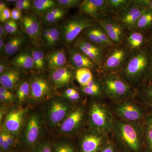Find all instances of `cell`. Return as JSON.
<instances>
[{
  "label": "cell",
  "instance_id": "obj_42",
  "mask_svg": "<svg viewBox=\"0 0 152 152\" xmlns=\"http://www.w3.org/2000/svg\"><path fill=\"white\" fill-rule=\"evenodd\" d=\"M96 29L98 35L99 36L101 39L103 41L104 44L105 45L107 48H108V47H113L115 46V45L113 43V42L111 40L107 33L100 26L97 27V26H96Z\"/></svg>",
  "mask_w": 152,
  "mask_h": 152
},
{
  "label": "cell",
  "instance_id": "obj_54",
  "mask_svg": "<svg viewBox=\"0 0 152 152\" xmlns=\"http://www.w3.org/2000/svg\"><path fill=\"white\" fill-rule=\"evenodd\" d=\"M7 34L6 32L2 23L0 25V39H4L7 36Z\"/></svg>",
  "mask_w": 152,
  "mask_h": 152
},
{
  "label": "cell",
  "instance_id": "obj_16",
  "mask_svg": "<svg viewBox=\"0 0 152 152\" xmlns=\"http://www.w3.org/2000/svg\"><path fill=\"white\" fill-rule=\"evenodd\" d=\"M41 130L40 118L37 114H33L28 120L24 133V140L27 146L34 147L37 144Z\"/></svg>",
  "mask_w": 152,
  "mask_h": 152
},
{
  "label": "cell",
  "instance_id": "obj_18",
  "mask_svg": "<svg viewBox=\"0 0 152 152\" xmlns=\"http://www.w3.org/2000/svg\"><path fill=\"white\" fill-rule=\"evenodd\" d=\"M68 61L69 65L74 69L81 68L96 69V65L75 46L71 47L68 50Z\"/></svg>",
  "mask_w": 152,
  "mask_h": 152
},
{
  "label": "cell",
  "instance_id": "obj_40",
  "mask_svg": "<svg viewBox=\"0 0 152 152\" xmlns=\"http://www.w3.org/2000/svg\"><path fill=\"white\" fill-rule=\"evenodd\" d=\"M60 7L66 8L79 7L83 1L81 0H57Z\"/></svg>",
  "mask_w": 152,
  "mask_h": 152
},
{
  "label": "cell",
  "instance_id": "obj_43",
  "mask_svg": "<svg viewBox=\"0 0 152 152\" xmlns=\"http://www.w3.org/2000/svg\"><path fill=\"white\" fill-rule=\"evenodd\" d=\"M5 130L6 134V140L3 145L1 147V150L3 152L8 151L13 146L15 142L13 136L6 130L5 129Z\"/></svg>",
  "mask_w": 152,
  "mask_h": 152
},
{
  "label": "cell",
  "instance_id": "obj_2",
  "mask_svg": "<svg viewBox=\"0 0 152 152\" xmlns=\"http://www.w3.org/2000/svg\"><path fill=\"white\" fill-rule=\"evenodd\" d=\"M150 67V59L148 53L138 50L129 55L118 73L128 83L137 89L145 84Z\"/></svg>",
  "mask_w": 152,
  "mask_h": 152
},
{
  "label": "cell",
  "instance_id": "obj_38",
  "mask_svg": "<svg viewBox=\"0 0 152 152\" xmlns=\"http://www.w3.org/2000/svg\"><path fill=\"white\" fill-rule=\"evenodd\" d=\"M2 23L7 34L14 36L22 35L19 32L18 24L16 21L11 19Z\"/></svg>",
  "mask_w": 152,
  "mask_h": 152
},
{
  "label": "cell",
  "instance_id": "obj_19",
  "mask_svg": "<svg viewBox=\"0 0 152 152\" xmlns=\"http://www.w3.org/2000/svg\"><path fill=\"white\" fill-rule=\"evenodd\" d=\"M22 70L13 66H9L0 76L1 86L12 92L17 89L20 85Z\"/></svg>",
  "mask_w": 152,
  "mask_h": 152
},
{
  "label": "cell",
  "instance_id": "obj_32",
  "mask_svg": "<svg viewBox=\"0 0 152 152\" xmlns=\"http://www.w3.org/2000/svg\"><path fill=\"white\" fill-rule=\"evenodd\" d=\"M30 94V82L24 81L22 82L17 90V97L20 103L29 99Z\"/></svg>",
  "mask_w": 152,
  "mask_h": 152
},
{
  "label": "cell",
  "instance_id": "obj_52",
  "mask_svg": "<svg viewBox=\"0 0 152 152\" xmlns=\"http://www.w3.org/2000/svg\"><path fill=\"white\" fill-rule=\"evenodd\" d=\"M9 66L6 64L5 61L2 59H1L0 61V75L2 74L7 69Z\"/></svg>",
  "mask_w": 152,
  "mask_h": 152
},
{
  "label": "cell",
  "instance_id": "obj_46",
  "mask_svg": "<svg viewBox=\"0 0 152 152\" xmlns=\"http://www.w3.org/2000/svg\"><path fill=\"white\" fill-rule=\"evenodd\" d=\"M100 152H120L112 139H109Z\"/></svg>",
  "mask_w": 152,
  "mask_h": 152
},
{
  "label": "cell",
  "instance_id": "obj_11",
  "mask_svg": "<svg viewBox=\"0 0 152 152\" xmlns=\"http://www.w3.org/2000/svg\"><path fill=\"white\" fill-rule=\"evenodd\" d=\"M20 24L22 30L29 37L32 43L37 47L42 44V23L37 15L32 13L25 14Z\"/></svg>",
  "mask_w": 152,
  "mask_h": 152
},
{
  "label": "cell",
  "instance_id": "obj_27",
  "mask_svg": "<svg viewBox=\"0 0 152 152\" xmlns=\"http://www.w3.org/2000/svg\"><path fill=\"white\" fill-rule=\"evenodd\" d=\"M144 36L141 32L135 31L131 33L126 39L128 48L133 51L139 50L143 44Z\"/></svg>",
  "mask_w": 152,
  "mask_h": 152
},
{
  "label": "cell",
  "instance_id": "obj_59",
  "mask_svg": "<svg viewBox=\"0 0 152 152\" xmlns=\"http://www.w3.org/2000/svg\"><path fill=\"white\" fill-rule=\"evenodd\" d=\"M145 122H147L149 124L152 126V115H148L147 116L145 121Z\"/></svg>",
  "mask_w": 152,
  "mask_h": 152
},
{
  "label": "cell",
  "instance_id": "obj_13",
  "mask_svg": "<svg viewBox=\"0 0 152 152\" xmlns=\"http://www.w3.org/2000/svg\"><path fill=\"white\" fill-rule=\"evenodd\" d=\"M110 8L105 0H84L79 7L82 14L99 21L105 18Z\"/></svg>",
  "mask_w": 152,
  "mask_h": 152
},
{
  "label": "cell",
  "instance_id": "obj_3",
  "mask_svg": "<svg viewBox=\"0 0 152 152\" xmlns=\"http://www.w3.org/2000/svg\"><path fill=\"white\" fill-rule=\"evenodd\" d=\"M115 117L108 101L91 98L87 105V127L110 135L113 126Z\"/></svg>",
  "mask_w": 152,
  "mask_h": 152
},
{
  "label": "cell",
  "instance_id": "obj_60",
  "mask_svg": "<svg viewBox=\"0 0 152 152\" xmlns=\"http://www.w3.org/2000/svg\"><path fill=\"white\" fill-rule=\"evenodd\" d=\"M148 115H152V107L148 108Z\"/></svg>",
  "mask_w": 152,
  "mask_h": 152
},
{
  "label": "cell",
  "instance_id": "obj_37",
  "mask_svg": "<svg viewBox=\"0 0 152 152\" xmlns=\"http://www.w3.org/2000/svg\"><path fill=\"white\" fill-rule=\"evenodd\" d=\"M99 22L100 26L105 32L110 31L121 27L116 21L113 19L104 18Z\"/></svg>",
  "mask_w": 152,
  "mask_h": 152
},
{
  "label": "cell",
  "instance_id": "obj_36",
  "mask_svg": "<svg viewBox=\"0 0 152 152\" xmlns=\"http://www.w3.org/2000/svg\"><path fill=\"white\" fill-rule=\"evenodd\" d=\"M105 32L115 45H120L121 44L124 36L122 27Z\"/></svg>",
  "mask_w": 152,
  "mask_h": 152
},
{
  "label": "cell",
  "instance_id": "obj_5",
  "mask_svg": "<svg viewBox=\"0 0 152 152\" xmlns=\"http://www.w3.org/2000/svg\"><path fill=\"white\" fill-rule=\"evenodd\" d=\"M115 118L134 123H144L148 110L134 98L115 102H108Z\"/></svg>",
  "mask_w": 152,
  "mask_h": 152
},
{
  "label": "cell",
  "instance_id": "obj_56",
  "mask_svg": "<svg viewBox=\"0 0 152 152\" xmlns=\"http://www.w3.org/2000/svg\"><path fill=\"white\" fill-rule=\"evenodd\" d=\"M77 90L73 88H69L66 89L65 91L64 96L65 97L68 96H71V95L73 94Z\"/></svg>",
  "mask_w": 152,
  "mask_h": 152
},
{
  "label": "cell",
  "instance_id": "obj_17",
  "mask_svg": "<svg viewBox=\"0 0 152 152\" xmlns=\"http://www.w3.org/2000/svg\"><path fill=\"white\" fill-rule=\"evenodd\" d=\"M147 9L135 5L132 2L126 9L120 12L119 20L128 29H133L135 28L140 17Z\"/></svg>",
  "mask_w": 152,
  "mask_h": 152
},
{
  "label": "cell",
  "instance_id": "obj_51",
  "mask_svg": "<svg viewBox=\"0 0 152 152\" xmlns=\"http://www.w3.org/2000/svg\"><path fill=\"white\" fill-rule=\"evenodd\" d=\"M0 94L10 96H14V95L12 92L1 86L0 87Z\"/></svg>",
  "mask_w": 152,
  "mask_h": 152
},
{
  "label": "cell",
  "instance_id": "obj_26",
  "mask_svg": "<svg viewBox=\"0 0 152 152\" xmlns=\"http://www.w3.org/2000/svg\"><path fill=\"white\" fill-rule=\"evenodd\" d=\"M34 69L39 71L44 70L47 62L46 55L42 49L36 46L31 49Z\"/></svg>",
  "mask_w": 152,
  "mask_h": 152
},
{
  "label": "cell",
  "instance_id": "obj_1",
  "mask_svg": "<svg viewBox=\"0 0 152 152\" xmlns=\"http://www.w3.org/2000/svg\"><path fill=\"white\" fill-rule=\"evenodd\" d=\"M144 123L119 119L115 121L110 138L120 152H144Z\"/></svg>",
  "mask_w": 152,
  "mask_h": 152
},
{
  "label": "cell",
  "instance_id": "obj_44",
  "mask_svg": "<svg viewBox=\"0 0 152 152\" xmlns=\"http://www.w3.org/2000/svg\"><path fill=\"white\" fill-rule=\"evenodd\" d=\"M32 152H52L50 145L48 142L37 143L33 147Z\"/></svg>",
  "mask_w": 152,
  "mask_h": 152
},
{
  "label": "cell",
  "instance_id": "obj_9",
  "mask_svg": "<svg viewBox=\"0 0 152 152\" xmlns=\"http://www.w3.org/2000/svg\"><path fill=\"white\" fill-rule=\"evenodd\" d=\"M78 152H100L110 135L88 128L80 133Z\"/></svg>",
  "mask_w": 152,
  "mask_h": 152
},
{
  "label": "cell",
  "instance_id": "obj_55",
  "mask_svg": "<svg viewBox=\"0 0 152 152\" xmlns=\"http://www.w3.org/2000/svg\"><path fill=\"white\" fill-rule=\"evenodd\" d=\"M6 134L4 129L1 131L0 134V147L2 146L6 140Z\"/></svg>",
  "mask_w": 152,
  "mask_h": 152
},
{
  "label": "cell",
  "instance_id": "obj_24",
  "mask_svg": "<svg viewBox=\"0 0 152 152\" xmlns=\"http://www.w3.org/2000/svg\"><path fill=\"white\" fill-rule=\"evenodd\" d=\"M57 0H34L32 7L35 15L40 17L51 9L59 7Z\"/></svg>",
  "mask_w": 152,
  "mask_h": 152
},
{
  "label": "cell",
  "instance_id": "obj_48",
  "mask_svg": "<svg viewBox=\"0 0 152 152\" xmlns=\"http://www.w3.org/2000/svg\"><path fill=\"white\" fill-rule=\"evenodd\" d=\"M10 9L7 8L1 12H0V21L1 23H4L11 19Z\"/></svg>",
  "mask_w": 152,
  "mask_h": 152
},
{
  "label": "cell",
  "instance_id": "obj_12",
  "mask_svg": "<svg viewBox=\"0 0 152 152\" xmlns=\"http://www.w3.org/2000/svg\"><path fill=\"white\" fill-rule=\"evenodd\" d=\"M73 107L70 102L62 99H56L51 101L47 114L49 124L53 126L61 124Z\"/></svg>",
  "mask_w": 152,
  "mask_h": 152
},
{
  "label": "cell",
  "instance_id": "obj_15",
  "mask_svg": "<svg viewBox=\"0 0 152 152\" xmlns=\"http://www.w3.org/2000/svg\"><path fill=\"white\" fill-rule=\"evenodd\" d=\"M73 69L69 65L50 70V77L54 87L59 89L66 86L72 83L75 73Z\"/></svg>",
  "mask_w": 152,
  "mask_h": 152
},
{
  "label": "cell",
  "instance_id": "obj_20",
  "mask_svg": "<svg viewBox=\"0 0 152 152\" xmlns=\"http://www.w3.org/2000/svg\"><path fill=\"white\" fill-rule=\"evenodd\" d=\"M46 59L49 69L63 67L69 65L68 57L62 49L53 50L46 54Z\"/></svg>",
  "mask_w": 152,
  "mask_h": 152
},
{
  "label": "cell",
  "instance_id": "obj_50",
  "mask_svg": "<svg viewBox=\"0 0 152 152\" xmlns=\"http://www.w3.org/2000/svg\"><path fill=\"white\" fill-rule=\"evenodd\" d=\"M14 96H10L2 94H0V100L1 102H9L13 101Z\"/></svg>",
  "mask_w": 152,
  "mask_h": 152
},
{
  "label": "cell",
  "instance_id": "obj_33",
  "mask_svg": "<svg viewBox=\"0 0 152 152\" xmlns=\"http://www.w3.org/2000/svg\"><path fill=\"white\" fill-rule=\"evenodd\" d=\"M144 152H152V126L144 122Z\"/></svg>",
  "mask_w": 152,
  "mask_h": 152
},
{
  "label": "cell",
  "instance_id": "obj_61",
  "mask_svg": "<svg viewBox=\"0 0 152 152\" xmlns=\"http://www.w3.org/2000/svg\"><path fill=\"white\" fill-rule=\"evenodd\" d=\"M16 0H6L5 1L6 2H15Z\"/></svg>",
  "mask_w": 152,
  "mask_h": 152
},
{
  "label": "cell",
  "instance_id": "obj_30",
  "mask_svg": "<svg viewBox=\"0 0 152 152\" xmlns=\"http://www.w3.org/2000/svg\"><path fill=\"white\" fill-rule=\"evenodd\" d=\"M74 46L80 51L84 54L94 62L97 66H98L99 69H100L103 63L104 56L98 55L97 54L90 50L88 49H87L83 46L75 42H74Z\"/></svg>",
  "mask_w": 152,
  "mask_h": 152
},
{
  "label": "cell",
  "instance_id": "obj_23",
  "mask_svg": "<svg viewBox=\"0 0 152 152\" xmlns=\"http://www.w3.org/2000/svg\"><path fill=\"white\" fill-rule=\"evenodd\" d=\"M134 99L148 108L152 107V85H143L138 88Z\"/></svg>",
  "mask_w": 152,
  "mask_h": 152
},
{
  "label": "cell",
  "instance_id": "obj_45",
  "mask_svg": "<svg viewBox=\"0 0 152 152\" xmlns=\"http://www.w3.org/2000/svg\"><path fill=\"white\" fill-rule=\"evenodd\" d=\"M32 1L30 0H16L15 7L21 11L29 10L32 7Z\"/></svg>",
  "mask_w": 152,
  "mask_h": 152
},
{
  "label": "cell",
  "instance_id": "obj_14",
  "mask_svg": "<svg viewBox=\"0 0 152 152\" xmlns=\"http://www.w3.org/2000/svg\"><path fill=\"white\" fill-rule=\"evenodd\" d=\"M26 110L19 108L9 112L5 119L4 129L14 137L18 135L24 122Z\"/></svg>",
  "mask_w": 152,
  "mask_h": 152
},
{
  "label": "cell",
  "instance_id": "obj_4",
  "mask_svg": "<svg viewBox=\"0 0 152 152\" xmlns=\"http://www.w3.org/2000/svg\"><path fill=\"white\" fill-rule=\"evenodd\" d=\"M99 79L108 102H115L134 97L136 89L128 83L118 73L100 74Z\"/></svg>",
  "mask_w": 152,
  "mask_h": 152
},
{
  "label": "cell",
  "instance_id": "obj_34",
  "mask_svg": "<svg viewBox=\"0 0 152 152\" xmlns=\"http://www.w3.org/2000/svg\"><path fill=\"white\" fill-rule=\"evenodd\" d=\"M152 24V11L148 9L140 17L136 25L135 28L144 29L147 28Z\"/></svg>",
  "mask_w": 152,
  "mask_h": 152
},
{
  "label": "cell",
  "instance_id": "obj_31",
  "mask_svg": "<svg viewBox=\"0 0 152 152\" xmlns=\"http://www.w3.org/2000/svg\"><path fill=\"white\" fill-rule=\"evenodd\" d=\"M61 37V31L59 27L56 25H50V35L45 44L48 48L55 46Z\"/></svg>",
  "mask_w": 152,
  "mask_h": 152
},
{
  "label": "cell",
  "instance_id": "obj_22",
  "mask_svg": "<svg viewBox=\"0 0 152 152\" xmlns=\"http://www.w3.org/2000/svg\"><path fill=\"white\" fill-rule=\"evenodd\" d=\"M68 12V9L56 7L47 12L40 17L42 23L47 26L54 25L62 20Z\"/></svg>",
  "mask_w": 152,
  "mask_h": 152
},
{
  "label": "cell",
  "instance_id": "obj_7",
  "mask_svg": "<svg viewBox=\"0 0 152 152\" xmlns=\"http://www.w3.org/2000/svg\"><path fill=\"white\" fill-rule=\"evenodd\" d=\"M87 126L86 102L81 103L73 108L61 123L60 131L62 134L78 135L85 129Z\"/></svg>",
  "mask_w": 152,
  "mask_h": 152
},
{
  "label": "cell",
  "instance_id": "obj_35",
  "mask_svg": "<svg viewBox=\"0 0 152 152\" xmlns=\"http://www.w3.org/2000/svg\"><path fill=\"white\" fill-rule=\"evenodd\" d=\"M74 42L83 46L87 49L98 55L104 56L103 49L97 45L87 40L84 38H77Z\"/></svg>",
  "mask_w": 152,
  "mask_h": 152
},
{
  "label": "cell",
  "instance_id": "obj_29",
  "mask_svg": "<svg viewBox=\"0 0 152 152\" xmlns=\"http://www.w3.org/2000/svg\"><path fill=\"white\" fill-rule=\"evenodd\" d=\"M94 78L91 69L89 68H81L75 71V78L80 86H85Z\"/></svg>",
  "mask_w": 152,
  "mask_h": 152
},
{
  "label": "cell",
  "instance_id": "obj_39",
  "mask_svg": "<svg viewBox=\"0 0 152 152\" xmlns=\"http://www.w3.org/2000/svg\"><path fill=\"white\" fill-rule=\"evenodd\" d=\"M107 1L111 8L119 12L126 9L132 2V1L128 0H107Z\"/></svg>",
  "mask_w": 152,
  "mask_h": 152
},
{
  "label": "cell",
  "instance_id": "obj_47",
  "mask_svg": "<svg viewBox=\"0 0 152 152\" xmlns=\"http://www.w3.org/2000/svg\"><path fill=\"white\" fill-rule=\"evenodd\" d=\"M132 3L135 5L144 8L149 9L152 11V0H136L132 1Z\"/></svg>",
  "mask_w": 152,
  "mask_h": 152
},
{
  "label": "cell",
  "instance_id": "obj_62",
  "mask_svg": "<svg viewBox=\"0 0 152 152\" xmlns=\"http://www.w3.org/2000/svg\"><path fill=\"white\" fill-rule=\"evenodd\" d=\"M1 152H9V151H7V152H3V151H1Z\"/></svg>",
  "mask_w": 152,
  "mask_h": 152
},
{
  "label": "cell",
  "instance_id": "obj_57",
  "mask_svg": "<svg viewBox=\"0 0 152 152\" xmlns=\"http://www.w3.org/2000/svg\"><path fill=\"white\" fill-rule=\"evenodd\" d=\"M7 4L6 1H0V12H1L7 8Z\"/></svg>",
  "mask_w": 152,
  "mask_h": 152
},
{
  "label": "cell",
  "instance_id": "obj_58",
  "mask_svg": "<svg viewBox=\"0 0 152 152\" xmlns=\"http://www.w3.org/2000/svg\"><path fill=\"white\" fill-rule=\"evenodd\" d=\"M5 44H4V41L3 39H0V51L1 53H3L4 49Z\"/></svg>",
  "mask_w": 152,
  "mask_h": 152
},
{
  "label": "cell",
  "instance_id": "obj_53",
  "mask_svg": "<svg viewBox=\"0 0 152 152\" xmlns=\"http://www.w3.org/2000/svg\"><path fill=\"white\" fill-rule=\"evenodd\" d=\"M145 85H152V64L151 65L149 72Z\"/></svg>",
  "mask_w": 152,
  "mask_h": 152
},
{
  "label": "cell",
  "instance_id": "obj_21",
  "mask_svg": "<svg viewBox=\"0 0 152 152\" xmlns=\"http://www.w3.org/2000/svg\"><path fill=\"white\" fill-rule=\"evenodd\" d=\"M11 65L21 70L34 69L31 49L25 50L17 55L12 60Z\"/></svg>",
  "mask_w": 152,
  "mask_h": 152
},
{
  "label": "cell",
  "instance_id": "obj_10",
  "mask_svg": "<svg viewBox=\"0 0 152 152\" xmlns=\"http://www.w3.org/2000/svg\"><path fill=\"white\" fill-rule=\"evenodd\" d=\"M29 99L35 102H41L50 99L54 92V87L45 76L34 75L30 79Z\"/></svg>",
  "mask_w": 152,
  "mask_h": 152
},
{
  "label": "cell",
  "instance_id": "obj_41",
  "mask_svg": "<svg viewBox=\"0 0 152 152\" xmlns=\"http://www.w3.org/2000/svg\"><path fill=\"white\" fill-rule=\"evenodd\" d=\"M54 152H78L73 145L69 143L58 144L55 148Z\"/></svg>",
  "mask_w": 152,
  "mask_h": 152
},
{
  "label": "cell",
  "instance_id": "obj_49",
  "mask_svg": "<svg viewBox=\"0 0 152 152\" xmlns=\"http://www.w3.org/2000/svg\"><path fill=\"white\" fill-rule=\"evenodd\" d=\"M22 11L15 7L11 12V19L14 20H21L23 18Z\"/></svg>",
  "mask_w": 152,
  "mask_h": 152
},
{
  "label": "cell",
  "instance_id": "obj_28",
  "mask_svg": "<svg viewBox=\"0 0 152 152\" xmlns=\"http://www.w3.org/2000/svg\"><path fill=\"white\" fill-rule=\"evenodd\" d=\"M96 26L87 28L84 30L82 33L83 38L97 45L104 50L107 47L97 33Z\"/></svg>",
  "mask_w": 152,
  "mask_h": 152
},
{
  "label": "cell",
  "instance_id": "obj_8",
  "mask_svg": "<svg viewBox=\"0 0 152 152\" xmlns=\"http://www.w3.org/2000/svg\"><path fill=\"white\" fill-rule=\"evenodd\" d=\"M129 52L127 47L121 45L112 47L104 58L100 74L119 72L129 58Z\"/></svg>",
  "mask_w": 152,
  "mask_h": 152
},
{
  "label": "cell",
  "instance_id": "obj_6",
  "mask_svg": "<svg viewBox=\"0 0 152 152\" xmlns=\"http://www.w3.org/2000/svg\"><path fill=\"white\" fill-rule=\"evenodd\" d=\"M96 21L81 13L71 17L59 27L61 39L65 45H69L75 40L84 30L96 26Z\"/></svg>",
  "mask_w": 152,
  "mask_h": 152
},
{
  "label": "cell",
  "instance_id": "obj_25",
  "mask_svg": "<svg viewBox=\"0 0 152 152\" xmlns=\"http://www.w3.org/2000/svg\"><path fill=\"white\" fill-rule=\"evenodd\" d=\"M24 41V38L22 35L11 37L5 44L3 53L8 56L15 54L20 48Z\"/></svg>",
  "mask_w": 152,
  "mask_h": 152
}]
</instances>
